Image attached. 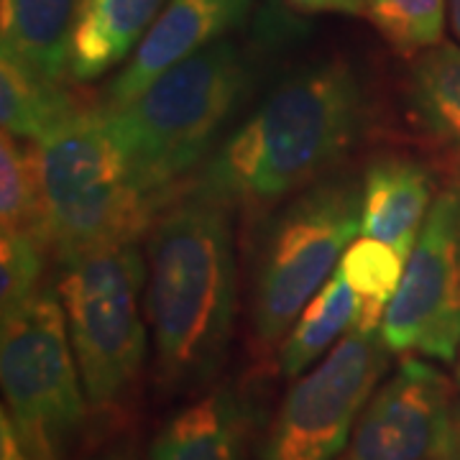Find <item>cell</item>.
I'll return each instance as SVG.
<instances>
[{
    "label": "cell",
    "mask_w": 460,
    "mask_h": 460,
    "mask_svg": "<svg viewBox=\"0 0 460 460\" xmlns=\"http://www.w3.org/2000/svg\"><path fill=\"white\" fill-rule=\"evenodd\" d=\"M363 118V84L345 62L295 72L213 148L190 192L228 210L274 205L338 164L356 144Z\"/></svg>",
    "instance_id": "obj_1"
},
{
    "label": "cell",
    "mask_w": 460,
    "mask_h": 460,
    "mask_svg": "<svg viewBox=\"0 0 460 460\" xmlns=\"http://www.w3.org/2000/svg\"><path fill=\"white\" fill-rule=\"evenodd\" d=\"M151 226L146 323L154 376L164 394L208 386L235 325V248L226 205L187 192Z\"/></svg>",
    "instance_id": "obj_2"
},
{
    "label": "cell",
    "mask_w": 460,
    "mask_h": 460,
    "mask_svg": "<svg viewBox=\"0 0 460 460\" xmlns=\"http://www.w3.org/2000/svg\"><path fill=\"white\" fill-rule=\"evenodd\" d=\"M251 90V65L228 39L184 59L138 98L102 108L146 195L164 208L172 184L215 148Z\"/></svg>",
    "instance_id": "obj_3"
},
{
    "label": "cell",
    "mask_w": 460,
    "mask_h": 460,
    "mask_svg": "<svg viewBox=\"0 0 460 460\" xmlns=\"http://www.w3.org/2000/svg\"><path fill=\"white\" fill-rule=\"evenodd\" d=\"M51 248L59 261L133 243L159 205L133 172L105 111H77L39 141Z\"/></svg>",
    "instance_id": "obj_4"
},
{
    "label": "cell",
    "mask_w": 460,
    "mask_h": 460,
    "mask_svg": "<svg viewBox=\"0 0 460 460\" xmlns=\"http://www.w3.org/2000/svg\"><path fill=\"white\" fill-rule=\"evenodd\" d=\"M146 261L133 243L87 251L62 261L59 299L90 411L118 410L146 361L138 307Z\"/></svg>",
    "instance_id": "obj_5"
},
{
    "label": "cell",
    "mask_w": 460,
    "mask_h": 460,
    "mask_svg": "<svg viewBox=\"0 0 460 460\" xmlns=\"http://www.w3.org/2000/svg\"><path fill=\"white\" fill-rule=\"evenodd\" d=\"M356 235H361V184L348 177L314 181L277 215L263 238L251 295L259 350L279 348L307 302L338 271Z\"/></svg>",
    "instance_id": "obj_6"
},
{
    "label": "cell",
    "mask_w": 460,
    "mask_h": 460,
    "mask_svg": "<svg viewBox=\"0 0 460 460\" xmlns=\"http://www.w3.org/2000/svg\"><path fill=\"white\" fill-rule=\"evenodd\" d=\"M0 378L5 411L36 456L65 460L87 422V399L59 292L39 289L3 317Z\"/></svg>",
    "instance_id": "obj_7"
},
{
    "label": "cell",
    "mask_w": 460,
    "mask_h": 460,
    "mask_svg": "<svg viewBox=\"0 0 460 460\" xmlns=\"http://www.w3.org/2000/svg\"><path fill=\"white\" fill-rule=\"evenodd\" d=\"M381 330H350L281 399L256 460H338L389 366Z\"/></svg>",
    "instance_id": "obj_8"
},
{
    "label": "cell",
    "mask_w": 460,
    "mask_h": 460,
    "mask_svg": "<svg viewBox=\"0 0 460 460\" xmlns=\"http://www.w3.org/2000/svg\"><path fill=\"white\" fill-rule=\"evenodd\" d=\"M392 353L453 361L460 350V187L438 195L381 320Z\"/></svg>",
    "instance_id": "obj_9"
},
{
    "label": "cell",
    "mask_w": 460,
    "mask_h": 460,
    "mask_svg": "<svg viewBox=\"0 0 460 460\" xmlns=\"http://www.w3.org/2000/svg\"><path fill=\"white\" fill-rule=\"evenodd\" d=\"M460 422L450 378L404 358L358 414L338 460H432Z\"/></svg>",
    "instance_id": "obj_10"
},
{
    "label": "cell",
    "mask_w": 460,
    "mask_h": 460,
    "mask_svg": "<svg viewBox=\"0 0 460 460\" xmlns=\"http://www.w3.org/2000/svg\"><path fill=\"white\" fill-rule=\"evenodd\" d=\"M253 0H166L131 59L105 90L108 111L120 108L181 65L220 41L248 16Z\"/></svg>",
    "instance_id": "obj_11"
},
{
    "label": "cell",
    "mask_w": 460,
    "mask_h": 460,
    "mask_svg": "<svg viewBox=\"0 0 460 460\" xmlns=\"http://www.w3.org/2000/svg\"><path fill=\"white\" fill-rule=\"evenodd\" d=\"M253 429L251 396L235 384H220L159 429L148 460H251Z\"/></svg>",
    "instance_id": "obj_12"
},
{
    "label": "cell",
    "mask_w": 460,
    "mask_h": 460,
    "mask_svg": "<svg viewBox=\"0 0 460 460\" xmlns=\"http://www.w3.org/2000/svg\"><path fill=\"white\" fill-rule=\"evenodd\" d=\"M432 208V177L425 166L402 156H384L361 180V235L378 238L410 259Z\"/></svg>",
    "instance_id": "obj_13"
},
{
    "label": "cell",
    "mask_w": 460,
    "mask_h": 460,
    "mask_svg": "<svg viewBox=\"0 0 460 460\" xmlns=\"http://www.w3.org/2000/svg\"><path fill=\"white\" fill-rule=\"evenodd\" d=\"M80 8L83 0H0L3 57L47 83L62 84Z\"/></svg>",
    "instance_id": "obj_14"
},
{
    "label": "cell",
    "mask_w": 460,
    "mask_h": 460,
    "mask_svg": "<svg viewBox=\"0 0 460 460\" xmlns=\"http://www.w3.org/2000/svg\"><path fill=\"white\" fill-rule=\"evenodd\" d=\"M166 0H83L72 36L69 75L98 80L118 66L146 36Z\"/></svg>",
    "instance_id": "obj_15"
},
{
    "label": "cell",
    "mask_w": 460,
    "mask_h": 460,
    "mask_svg": "<svg viewBox=\"0 0 460 460\" xmlns=\"http://www.w3.org/2000/svg\"><path fill=\"white\" fill-rule=\"evenodd\" d=\"M361 323V296L345 281L341 269L307 302L292 330L279 345V374L299 378L314 361H320L338 338H345Z\"/></svg>",
    "instance_id": "obj_16"
},
{
    "label": "cell",
    "mask_w": 460,
    "mask_h": 460,
    "mask_svg": "<svg viewBox=\"0 0 460 460\" xmlns=\"http://www.w3.org/2000/svg\"><path fill=\"white\" fill-rule=\"evenodd\" d=\"M410 111L438 146L460 156V47L420 51L410 72Z\"/></svg>",
    "instance_id": "obj_17"
},
{
    "label": "cell",
    "mask_w": 460,
    "mask_h": 460,
    "mask_svg": "<svg viewBox=\"0 0 460 460\" xmlns=\"http://www.w3.org/2000/svg\"><path fill=\"white\" fill-rule=\"evenodd\" d=\"M80 108L62 84L31 75L11 57H0V120L3 131L39 144Z\"/></svg>",
    "instance_id": "obj_18"
},
{
    "label": "cell",
    "mask_w": 460,
    "mask_h": 460,
    "mask_svg": "<svg viewBox=\"0 0 460 460\" xmlns=\"http://www.w3.org/2000/svg\"><path fill=\"white\" fill-rule=\"evenodd\" d=\"M0 223L3 233L49 238L39 144L3 131L0 138Z\"/></svg>",
    "instance_id": "obj_19"
},
{
    "label": "cell",
    "mask_w": 460,
    "mask_h": 460,
    "mask_svg": "<svg viewBox=\"0 0 460 460\" xmlns=\"http://www.w3.org/2000/svg\"><path fill=\"white\" fill-rule=\"evenodd\" d=\"M407 259L378 238L358 235L341 259V274L361 296L358 330H381V320L404 277Z\"/></svg>",
    "instance_id": "obj_20"
},
{
    "label": "cell",
    "mask_w": 460,
    "mask_h": 460,
    "mask_svg": "<svg viewBox=\"0 0 460 460\" xmlns=\"http://www.w3.org/2000/svg\"><path fill=\"white\" fill-rule=\"evenodd\" d=\"M447 0H366V13L389 47L402 54L440 44Z\"/></svg>",
    "instance_id": "obj_21"
},
{
    "label": "cell",
    "mask_w": 460,
    "mask_h": 460,
    "mask_svg": "<svg viewBox=\"0 0 460 460\" xmlns=\"http://www.w3.org/2000/svg\"><path fill=\"white\" fill-rule=\"evenodd\" d=\"M49 243L23 235V233H3L0 241V313L3 317L21 310L41 287L44 261Z\"/></svg>",
    "instance_id": "obj_22"
},
{
    "label": "cell",
    "mask_w": 460,
    "mask_h": 460,
    "mask_svg": "<svg viewBox=\"0 0 460 460\" xmlns=\"http://www.w3.org/2000/svg\"><path fill=\"white\" fill-rule=\"evenodd\" d=\"M0 460H47L36 456L31 447L23 443V438L18 435L11 414L5 410H3V417H0Z\"/></svg>",
    "instance_id": "obj_23"
},
{
    "label": "cell",
    "mask_w": 460,
    "mask_h": 460,
    "mask_svg": "<svg viewBox=\"0 0 460 460\" xmlns=\"http://www.w3.org/2000/svg\"><path fill=\"white\" fill-rule=\"evenodd\" d=\"M289 5H295L296 11H307V13H320V11L356 13L358 11L350 0H289Z\"/></svg>",
    "instance_id": "obj_24"
},
{
    "label": "cell",
    "mask_w": 460,
    "mask_h": 460,
    "mask_svg": "<svg viewBox=\"0 0 460 460\" xmlns=\"http://www.w3.org/2000/svg\"><path fill=\"white\" fill-rule=\"evenodd\" d=\"M432 460H460V422L458 428H456V432L450 435V440L435 453V458Z\"/></svg>",
    "instance_id": "obj_25"
},
{
    "label": "cell",
    "mask_w": 460,
    "mask_h": 460,
    "mask_svg": "<svg viewBox=\"0 0 460 460\" xmlns=\"http://www.w3.org/2000/svg\"><path fill=\"white\" fill-rule=\"evenodd\" d=\"M447 13H450V23H453V31L460 39V0H447Z\"/></svg>",
    "instance_id": "obj_26"
},
{
    "label": "cell",
    "mask_w": 460,
    "mask_h": 460,
    "mask_svg": "<svg viewBox=\"0 0 460 460\" xmlns=\"http://www.w3.org/2000/svg\"><path fill=\"white\" fill-rule=\"evenodd\" d=\"M93 460H136L131 450H126V447H118V450H108V453H102L98 458Z\"/></svg>",
    "instance_id": "obj_27"
},
{
    "label": "cell",
    "mask_w": 460,
    "mask_h": 460,
    "mask_svg": "<svg viewBox=\"0 0 460 460\" xmlns=\"http://www.w3.org/2000/svg\"><path fill=\"white\" fill-rule=\"evenodd\" d=\"M350 3H353V5H356L358 11H361V8H366V0H350Z\"/></svg>",
    "instance_id": "obj_28"
},
{
    "label": "cell",
    "mask_w": 460,
    "mask_h": 460,
    "mask_svg": "<svg viewBox=\"0 0 460 460\" xmlns=\"http://www.w3.org/2000/svg\"><path fill=\"white\" fill-rule=\"evenodd\" d=\"M456 376H458V384H460V356H458V368H456Z\"/></svg>",
    "instance_id": "obj_29"
}]
</instances>
